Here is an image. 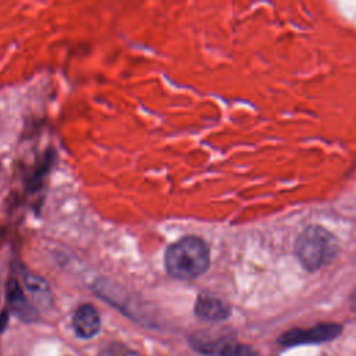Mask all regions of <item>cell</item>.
Returning <instances> with one entry per match:
<instances>
[{
	"label": "cell",
	"mask_w": 356,
	"mask_h": 356,
	"mask_svg": "<svg viewBox=\"0 0 356 356\" xmlns=\"http://www.w3.org/2000/svg\"><path fill=\"white\" fill-rule=\"evenodd\" d=\"M193 312L197 317H200L203 320L221 321L229 316L231 309L224 300H221L213 295L202 293L197 296V299L195 302Z\"/></svg>",
	"instance_id": "obj_6"
},
{
	"label": "cell",
	"mask_w": 356,
	"mask_h": 356,
	"mask_svg": "<svg viewBox=\"0 0 356 356\" xmlns=\"http://www.w3.org/2000/svg\"><path fill=\"white\" fill-rule=\"evenodd\" d=\"M24 284L35 305L40 309H49L53 305V293L49 284L39 275L32 273L24 274Z\"/></svg>",
	"instance_id": "obj_7"
},
{
	"label": "cell",
	"mask_w": 356,
	"mask_h": 356,
	"mask_svg": "<svg viewBox=\"0 0 356 356\" xmlns=\"http://www.w3.org/2000/svg\"><path fill=\"white\" fill-rule=\"evenodd\" d=\"M210 264L207 243L197 236H184L171 243L164 254V266L172 278L189 281L206 273Z\"/></svg>",
	"instance_id": "obj_1"
},
{
	"label": "cell",
	"mask_w": 356,
	"mask_h": 356,
	"mask_svg": "<svg viewBox=\"0 0 356 356\" xmlns=\"http://www.w3.org/2000/svg\"><path fill=\"white\" fill-rule=\"evenodd\" d=\"M7 321H8V312L4 310V312L0 314V332L6 328Z\"/></svg>",
	"instance_id": "obj_11"
},
{
	"label": "cell",
	"mask_w": 356,
	"mask_h": 356,
	"mask_svg": "<svg viewBox=\"0 0 356 356\" xmlns=\"http://www.w3.org/2000/svg\"><path fill=\"white\" fill-rule=\"evenodd\" d=\"M72 327L79 338H93L100 330L99 312L89 303L78 306L72 316Z\"/></svg>",
	"instance_id": "obj_5"
},
{
	"label": "cell",
	"mask_w": 356,
	"mask_h": 356,
	"mask_svg": "<svg viewBox=\"0 0 356 356\" xmlns=\"http://www.w3.org/2000/svg\"><path fill=\"white\" fill-rule=\"evenodd\" d=\"M6 293H7L6 296H7L8 306L21 320H24L26 323H32V321L38 320V317H39L38 309L29 303V300L26 299V296L17 280L11 278L7 282Z\"/></svg>",
	"instance_id": "obj_4"
},
{
	"label": "cell",
	"mask_w": 356,
	"mask_h": 356,
	"mask_svg": "<svg viewBox=\"0 0 356 356\" xmlns=\"http://www.w3.org/2000/svg\"><path fill=\"white\" fill-rule=\"evenodd\" d=\"M335 236L323 227L310 225L299 235L295 252L302 266L310 271L323 267L337 253Z\"/></svg>",
	"instance_id": "obj_2"
},
{
	"label": "cell",
	"mask_w": 356,
	"mask_h": 356,
	"mask_svg": "<svg viewBox=\"0 0 356 356\" xmlns=\"http://www.w3.org/2000/svg\"><path fill=\"white\" fill-rule=\"evenodd\" d=\"M0 168H1V164H0Z\"/></svg>",
	"instance_id": "obj_13"
},
{
	"label": "cell",
	"mask_w": 356,
	"mask_h": 356,
	"mask_svg": "<svg viewBox=\"0 0 356 356\" xmlns=\"http://www.w3.org/2000/svg\"><path fill=\"white\" fill-rule=\"evenodd\" d=\"M341 334V325L338 324H320L309 330H292L280 337V342L286 346L305 345V343H318L334 339Z\"/></svg>",
	"instance_id": "obj_3"
},
{
	"label": "cell",
	"mask_w": 356,
	"mask_h": 356,
	"mask_svg": "<svg viewBox=\"0 0 356 356\" xmlns=\"http://www.w3.org/2000/svg\"><path fill=\"white\" fill-rule=\"evenodd\" d=\"M352 305H353V307L356 309V291H355V293L352 295Z\"/></svg>",
	"instance_id": "obj_12"
},
{
	"label": "cell",
	"mask_w": 356,
	"mask_h": 356,
	"mask_svg": "<svg viewBox=\"0 0 356 356\" xmlns=\"http://www.w3.org/2000/svg\"><path fill=\"white\" fill-rule=\"evenodd\" d=\"M220 356H254V350L243 343L225 342L218 352Z\"/></svg>",
	"instance_id": "obj_9"
},
{
	"label": "cell",
	"mask_w": 356,
	"mask_h": 356,
	"mask_svg": "<svg viewBox=\"0 0 356 356\" xmlns=\"http://www.w3.org/2000/svg\"><path fill=\"white\" fill-rule=\"evenodd\" d=\"M189 342L196 352H200L204 355H218L220 349L227 341L211 338L210 335H206V334H195L191 337Z\"/></svg>",
	"instance_id": "obj_8"
},
{
	"label": "cell",
	"mask_w": 356,
	"mask_h": 356,
	"mask_svg": "<svg viewBox=\"0 0 356 356\" xmlns=\"http://www.w3.org/2000/svg\"><path fill=\"white\" fill-rule=\"evenodd\" d=\"M100 356H142L140 353H138L136 350L125 346L124 343H118V342H114V343H110L107 345Z\"/></svg>",
	"instance_id": "obj_10"
}]
</instances>
